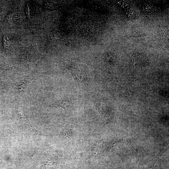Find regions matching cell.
<instances>
[{"label": "cell", "mask_w": 169, "mask_h": 169, "mask_svg": "<svg viewBox=\"0 0 169 169\" xmlns=\"http://www.w3.org/2000/svg\"><path fill=\"white\" fill-rule=\"evenodd\" d=\"M17 118L23 130L34 134H38V131L33 128L30 123L23 108L19 109L17 114Z\"/></svg>", "instance_id": "cell-1"}, {"label": "cell", "mask_w": 169, "mask_h": 169, "mask_svg": "<svg viewBox=\"0 0 169 169\" xmlns=\"http://www.w3.org/2000/svg\"><path fill=\"white\" fill-rule=\"evenodd\" d=\"M104 59L107 64L110 65H113L116 60V54L112 50L106 51L104 54Z\"/></svg>", "instance_id": "cell-2"}, {"label": "cell", "mask_w": 169, "mask_h": 169, "mask_svg": "<svg viewBox=\"0 0 169 169\" xmlns=\"http://www.w3.org/2000/svg\"><path fill=\"white\" fill-rule=\"evenodd\" d=\"M147 60L143 55L136 54H134L132 59V62L135 65H143L146 64Z\"/></svg>", "instance_id": "cell-3"}, {"label": "cell", "mask_w": 169, "mask_h": 169, "mask_svg": "<svg viewBox=\"0 0 169 169\" xmlns=\"http://www.w3.org/2000/svg\"><path fill=\"white\" fill-rule=\"evenodd\" d=\"M27 84V82H24L19 86L18 90L21 95H23L25 93Z\"/></svg>", "instance_id": "cell-4"}, {"label": "cell", "mask_w": 169, "mask_h": 169, "mask_svg": "<svg viewBox=\"0 0 169 169\" xmlns=\"http://www.w3.org/2000/svg\"><path fill=\"white\" fill-rule=\"evenodd\" d=\"M3 40L4 48L7 49H8L10 44V40L9 37L4 35L3 36Z\"/></svg>", "instance_id": "cell-5"}, {"label": "cell", "mask_w": 169, "mask_h": 169, "mask_svg": "<svg viewBox=\"0 0 169 169\" xmlns=\"http://www.w3.org/2000/svg\"><path fill=\"white\" fill-rule=\"evenodd\" d=\"M69 101L68 100H62L58 102V105L64 109L67 108Z\"/></svg>", "instance_id": "cell-6"}]
</instances>
